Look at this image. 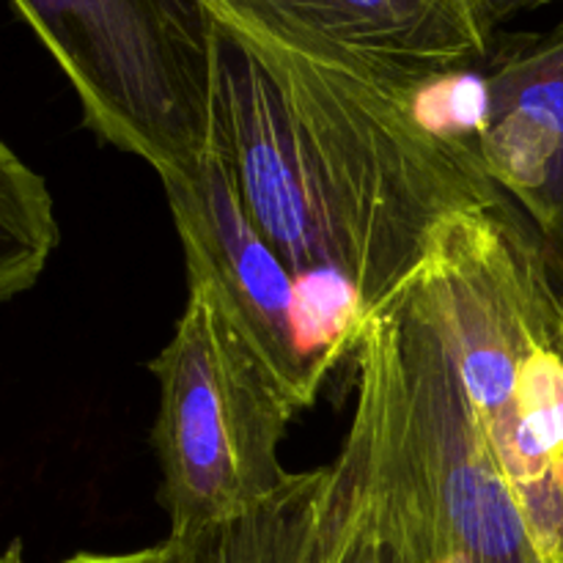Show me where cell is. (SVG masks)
<instances>
[{"label":"cell","instance_id":"8fae6325","mask_svg":"<svg viewBox=\"0 0 563 563\" xmlns=\"http://www.w3.org/2000/svg\"><path fill=\"white\" fill-rule=\"evenodd\" d=\"M60 563H168L163 542L135 553H77Z\"/></svg>","mask_w":563,"mask_h":563},{"label":"cell","instance_id":"52a82bcc","mask_svg":"<svg viewBox=\"0 0 563 563\" xmlns=\"http://www.w3.org/2000/svg\"><path fill=\"white\" fill-rule=\"evenodd\" d=\"M185 247L187 280H203L223 300L240 333L297 410L313 405L339 361L306 333V295L269 247L212 146L179 174L163 176Z\"/></svg>","mask_w":563,"mask_h":563},{"label":"cell","instance_id":"30bf717a","mask_svg":"<svg viewBox=\"0 0 563 563\" xmlns=\"http://www.w3.org/2000/svg\"><path fill=\"white\" fill-rule=\"evenodd\" d=\"M58 240L47 181L0 137V306L36 286Z\"/></svg>","mask_w":563,"mask_h":563},{"label":"cell","instance_id":"6da1fadb","mask_svg":"<svg viewBox=\"0 0 563 563\" xmlns=\"http://www.w3.org/2000/svg\"><path fill=\"white\" fill-rule=\"evenodd\" d=\"M421 97L212 25V148L297 284L346 286L361 335L456 218L506 198L476 132L434 126Z\"/></svg>","mask_w":563,"mask_h":563},{"label":"cell","instance_id":"4fadbf2b","mask_svg":"<svg viewBox=\"0 0 563 563\" xmlns=\"http://www.w3.org/2000/svg\"><path fill=\"white\" fill-rule=\"evenodd\" d=\"M476 9L478 14H482L487 31L493 33L500 22L511 20V16L520 14V11H531L533 0H476Z\"/></svg>","mask_w":563,"mask_h":563},{"label":"cell","instance_id":"5b68a950","mask_svg":"<svg viewBox=\"0 0 563 563\" xmlns=\"http://www.w3.org/2000/svg\"><path fill=\"white\" fill-rule=\"evenodd\" d=\"M99 141L190 168L212 146V25L196 0H11Z\"/></svg>","mask_w":563,"mask_h":563},{"label":"cell","instance_id":"8992f818","mask_svg":"<svg viewBox=\"0 0 563 563\" xmlns=\"http://www.w3.org/2000/svg\"><path fill=\"white\" fill-rule=\"evenodd\" d=\"M212 25L363 80L423 93L487 58L476 0H196Z\"/></svg>","mask_w":563,"mask_h":563},{"label":"cell","instance_id":"7c38bea8","mask_svg":"<svg viewBox=\"0 0 563 563\" xmlns=\"http://www.w3.org/2000/svg\"><path fill=\"white\" fill-rule=\"evenodd\" d=\"M363 451H366V449H363ZM368 484H372V482H368ZM346 563H385L383 544H379V533H377V515H374V495H372V520H368V526L363 528V533L357 537L355 548H352V553H350V559H346Z\"/></svg>","mask_w":563,"mask_h":563},{"label":"cell","instance_id":"3957f363","mask_svg":"<svg viewBox=\"0 0 563 563\" xmlns=\"http://www.w3.org/2000/svg\"><path fill=\"white\" fill-rule=\"evenodd\" d=\"M385 563H548L471 416L443 341L405 302L355 346Z\"/></svg>","mask_w":563,"mask_h":563},{"label":"cell","instance_id":"9a60e30c","mask_svg":"<svg viewBox=\"0 0 563 563\" xmlns=\"http://www.w3.org/2000/svg\"><path fill=\"white\" fill-rule=\"evenodd\" d=\"M544 3H555V0H533V9H539V5H544ZM563 3V0H561Z\"/></svg>","mask_w":563,"mask_h":563},{"label":"cell","instance_id":"5bb4252c","mask_svg":"<svg viewBox=\"0 0 563 563\" xmlns=\"http://www.w3.org/2000/svg\"><path fill=\"white\" fill-rule=\"evenodd\" d=\"M0 563H25V555H22V542L20 539H14V542L9 544V548L0 553Z\"/></svg>","mask_w":563,"mask_h":563},{"label":"cell","instance_id":"277c9868","mask_svg":"<svg viewBox=\"0 0 563 563\" xmlns=\"http://www.w3.org/2000/svg\"><path fill=\"white\" fill-rule=\"evenodd\" d=\"M187 284L174 335L152 361L159 383L152 445L170 533L220 526L273 500L291 478L278 451L300 412L218 291Z\"/></svg>","mask_w":563,"mask_h":563},{"label":"cell","instance_id":"ba28073f","mask_svg":"<svg viewBox=\"0 0 563 563\" xmlns=\"http://www.w3.org/2000/svg\"><path fill=\"white\" fill-rule=\"evenodd\" d=\"M476 143L489 179L539 236L563 302V20L500 44L484 75Z\"/></svg>","mask_w":563,"mask_h":563},{"label":"cell","instance_id":"9c48e42d","mask_svg":"<svg viewBox=\"0 0 563 563\" xmlns=\"http://www.w3.org/2000/svg\"><path fill=\"white\" fill-rule=\"evenodd\" d=\"M372 520L366 451L355 429L330 465L291 473L262 509L220 526L168 533V563H346Z\"/></svg>","mask_w":563,"mask_h":563},{"label":"cell","instance_id":"7a4b0ae2","mask_svg":"<svg viewBox=\"0 0 563 563\" xmlns=\"http://www.w3.org/2000/svg\"><path fill=\"white\" fill-rule=\"evenodd\" d=\"M401 302L443 341L537 548L563 563V302L539 236L509 198L473 209Z\"/></svg>","mask_w":563,"mask_h":563}]
</instances>
